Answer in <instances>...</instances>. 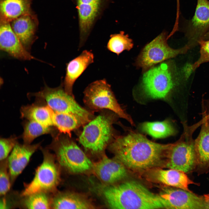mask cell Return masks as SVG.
Here are the masks:
<instances>
[{"mask_svg":"<svg viewBox=\"0 0 209 209\" xmlns=\"http://www.w3.org/2000/svg\"><path fill=\"white\" fill-rule=\"evenodd\" d=\"M171 144L157 143L132 132L116 138L110 147L116 159L126 168L141 171L161 165Z\"/></svg>","mask_w":209,"mask_h":209,"instance_id":"cell-1","label":"cell"},{"mask_svg":"<svg viewBox=\"0 0 209 209\" xmlns=\"http://www.w3.org/2000/svg\"><path fill=\"white\" fill-rule=\"evenodd\" d=\"M101 192L107 205L112 209H170L167 201L135 181L101 187Z\"/></svg>","mask_w":209,"mask_h":209,"instance_id":"cell-2","label":"cell"},{"mask_svg":"<svg viewBox=\"0 0 209 209\" xmlns=\"http://www.w3.org/2000/svg\"><path fill=\"white\" fill-rule=\"evenodd\" d=\"M46 147L54 152L58 164L73 173H81L92 169L93 163L80 148L67 136L56 134Z\"/></svg>","mask_w":209,"mask_h":209,"instance_id":"cell-3","label":"cell"},{"mask_svg":"<svg viewBox=\"0 0 209 209\" xmlns=\"http://www.w3.org/2000/svg\"><path fill=\"white\" fill-rule=\"evenodd\" d=\"M162 63L143 74L142 87L145 95L152 99L166 98L180 81L174 65Z\"/></svg>","mask_w":209,"mask_h":209,"instance_id":"cell-4","label":"cell"},{"mask_svg":"<svg viewBox=\"0 0 209 209\" xmlns=\"http://www.w3.org/2000/svg\"><path fill=\"white\" fill-rule=\"evenodd\" d=\"M115 115L103 113L84 126L79 136L80 143L86 150L93 153L103 152L114 136L113 125Z\"/></svg>","mask_w":209,"mask_h":209,"instance_id":"cell-5","label":"cell"},{"mask_svg":"<svg viewBox=\"0 0 209 209\" xmlns=\"http://www.w3.org/2000/svg\"><path fill=\"white\" fill-rule=\"evenodd\" d=\"M43 160L37 168L32 180L26 184L21 193L23 197L34 193L55 192L60 181V172L55 156L46 148L40 147Z\"/></svg>","mask_w":209,"mask_h":209,"instance_id":"cell-6","label":"cell"},{"mask_svg":"<svg viewBox=\"0 0 209 209\" xmlns=\"http://www.w3.org/2000/svg\"><path fill=\"white\" fill-rule=\"evenodd\" d=\"M28 96L44 100L55 112L75 116L84 124L91 120L92 113L79 105L74 99V96L67 93L62 86L51 88L46 85L40 91L29 93Z\"/></svg>","mask_w":209,"mask_h":209,"instance_id":"cell-7","label":"cell"},{"mask_svg":"<svg viewBox=\"0 0 209 209\" xmlns=\"http://www.w3.org/2000/svg\"><path fill=\"white\" fill-rule=\"evenodd\" d=\"M84 93V102L89 108L95 110L103 109L110 110L133 124L131 118L118 103L110 85L105 79L97 80L90 84L85 89Z\"/></svg>","mask_w":209,"mask_h":209,"instance_id":"cell-8","label":"cell"},{"mask_svg":"<svg viewBox=\"0 0 209 209\" xmlns=\"http://www.w3.org/2000/svg\"><path fill=\"white\" fill-rule=\"evenodd\" d=\"M168 36L167 33L163 32L147 44L137 59V66L146 70L164 60L185 53L190 49L186 44L179 49L171 48L167 43Z\"/></svg>","mask_w":209,"mask_h":209,"instance_id":"cell-9","label":"cell"},{"mask_svg":"<svg viewBox=\"0 0 209 209\" xmlns=\"http://www.w3.org/2000/svg\"><path fill=\"white\" fill-rule=\"evenodd\" d=\"M187 135L185 133L177 141L171 144L165 161L166 167L186 173L195 171L197 159L194 140Z\"/></svg>","mask_w":209,"mask_h":209,"instance_id":"cell-10","label":"cell"},{"mask_svg":"<svg viewBox=\"0 0 209 209\" xmlns=\"http://www.w3.org/2000/svg\"><path fill=\"white\" fill-rule=\"evenodd\" d=\"M78 14L80 34L79 47L87 40L98 20L112 0H72Z\"/></svg>","mask_w":209,"mask_h":209,"instance_id":"cell-11","label":"cell"},{"mask_svg":"<svg viewBox=\"0 0 209 209\" xmlns=\"http://www.w3.org/2000/svg\"><path fill=\"white\" fill-rule=\"evenodd\" d=\"M159 194L167 201L170 209H209V201L204 195L171 187L163 189Z\"/></svg>","mask_w":209,"mask_h":209,"instance_id":"cell-12","label":"cell"},{"mask_svg":"<svg viewBox=\"0 0 209 209\" xmlns=\"http://www.w3.org/2000/svg\"><path fill=\"white\" fill-rule=\"evenodd\" d=\"M209 31V1L197 0L194 15L190 21L185 32L190 49L199 45Z\"/></svg>","mask_w":209,"mask_h":209,"instance_id":"cell-13","label":"cell"},{"mask_svg":"<svg viewBox=\"0 0 209 209\" xmlns=\"http://www.w3.org/2000/svg\"><path fill=\"white\" fill-rule=\"evenodd\" d=\"M0 22V49L20 60L35 59L24 46L13 30L10 22L2 20Z\"/></svg>","mask_w":209,"mask_h":209,"instance_id":"cell-14","label":"cell"},{"mask_svg":"<svg viewBox=\"0 0 209 209\" xmlns=\"http://www.w3.org/2000/svg\"><path fill=\"white\" fill-rule=\"evenodd\" d=\"M41 143L33 145L17 143L7 158L12 184L28 165L33 154L40 147Z\"/></svg>","mask_w":209,"mask_h":209,"instance_id":"cell-15","label":"cell"},{"mask_svg":"<svg viewBox=\"0 0 209 209\" xmlns=\"http://www.w3.org/2000/svg\"><path fill=\"white\" fill-rule=\"evenodd\" d=\"M92 169L100 180L109 184L123 179L127 174L126 168L122 163L106 156L93 163Z\"/></svg>","mask_w":209,"mask_h":209,"instance_id":"cell-16","label":"cell"},{"mask_svg":"<svg viewBox=\"0 0 209 209\" xmlns=\"http://www.w3.org/2000/svg\"><path fill=\"white\" fill-rule=\"evenodd\" d=\"M11 28L27 51L35 41L38 24L37 16L32 12L24 15L10 22Z\"/></svg>","mask_w":209,"mask_h":209,"instance_id":"cell-17","label":"cell"},{"mask_svg":"<svg viewBox=\"0 0 209 209\" xmlns=\"http://www.w3.org/2000/svg\"><path fill=\"white\" fill-rule=\"evenodd\" d=\"M205 116L200 133L194 140L197 159L195 171L199 174L209 172V118Z\"/></svg>","mask_w":209,"mask_h":209,"instance_id":"cell-18","label":"cell"},{"mask_svg":"<svg viewBox=\"0 0 209 209\" xmlns=\"http://www.w3.org/2000/svg\"><path fill=\"white\" fill-rule=\"evenodd\" d=\"M93 59L92 53L85 50L67 64L66 74L63 85L67 93L73 96L72 89L74 82L88 66L93 62Z\"/></svg>","mask_w":209,"mask_h":209,"instance_id":"cell-19","label":"cell"},{"mask_svg":"<svg viewBox=\"0 0 209 209\" xmlns=\"http://www.w3.org/2000/svg\"><path fill=\"white\" fill-rule=\"evenodd\" d=\"M156 181L169 187L192 191L188 188L191 184L198 185L190 179L185 172L178 170L157 169L153 174Z\"/></svg>","mask_w":209,"mask_h":209,"instance_id":"cell-20","label":"cell"},{"mask_svg":"<svg viewBox=\"0 0 209 209\" xmlns=\"http://www.w3.org/2000/svg\"><path fill=\"white\" fill-rule=\"evenodd\" d=\"M93 207L86 198L76 193L60 192L51 197V208L87 209Z\"/></svg>","mask_w":209,"mask_h":209,"instance_id":"cell-21","label":"cell"},{"mask_svg":"<svg viewBox=\"0 0 209 209\" xmlns=\"http://www.w3.org/2000/svg\"><path fill=\"white\" fill-rule=\"evenodd\" d=\"M32 0H0V20L10 22L32 12Z\"/></svg>","mask_w":209,"mask_h":209,"instance_id":"cell-22","label":"cell"},{"mask_svg":"<svg viewBox=\"0 0 209 209\" xmlns=\"http://www.w3.org/2000/svg\"><path fill=\"white\" fill-rule=\"evenodd\" d=\"M21 118L36 121L48 126H54V111L47 105L37 104L23 106L20 110Z\"/></svg>","mask_w":209,"mask_h":209,"instance_id":"cell-23","label":"cell"},{"mask_svg":"<svg viewBox=\"0 0 209 209\" xmlns=\"http://www.w3.org/2000/svg\"><path fill=\"white\" fill-rule=\"evenodd\" d=\"M53 120L54 126L60 132L69 136L71 131L84 124L78 117L68 113L54 111Z\"/></svg>","mask_w":209,"mask_h":209,"instance_id":"cell-24","label":"cell"},{"mask_svg":"<svg viewBox=\"0 0 209 209\" xmlns=\"http://www.w3.org/2000/svg\"><path fill=\"white\" fill-rule=\"evenodd\" d=\"M143 132L155 138H165L174 135L175 131L170 121L145 122L140 125Z\"/></svg>","mask_w":209,"mask_h":209,"instance_id":"cell-25","label":"cell"},{"mask_svg":"<svg viewBox=\"0 0 209 209\" xmlns=\"http://www.w3.org/2000/svg\"><path fill=\"white\" fill-rule=\"evenodd\" d=\"M23 125L24 130L22 137L26 144H31L35 138L41 135L50 134L52 136L56 134L53 126H46L35 121L27 120Z\"/></svg>","mask_w":209,"mask_h":209,"instance_id":"cell-26","label":"cell"},{"mask_svg":"<svg viewBox=\"0 0 209 209\" xmlns=\"http://www.w3.org/2000/svg\"><path fill=\"white\" fill-rule=\"evenodd\" d=\"M134 45L132 39L129 38L128 35L121 31L118 34L111 35L108 42L107 48L111 52L119 55L123 51H129Z\"/></svg>","mask_w":209,"mask_h":209,"instance_id":"cell-27","label":"cell"},{"mask_svg":"<svg viewBox=\"0 0 209 209\" xmlns=\"http://www.w3.org/2000/svg\"><path fill=\"white\" fill-rule=\"evenodd\" d=\"M43 192H37L23 197L21 201L23 206L27 209L51 208V197L49 194Z\"/></svg>","mask_w":209,"mask_h":209,"instance_id":"cell-28","label":"cell"},{"mask_svg":"<svg viewBox=\"0 0 209 209\" xmlns=\"http://www.w3.org/2000/svg\"><path fill=\"white\" fill-rule=\"evenodd\" d=\"M0 162V195L2 197L9 191L12 184L8 171L7 158Z\"/></svg>","mask_w":209,"mask_h":209,"instance_id":"cell-29","label":"cell"},{"mask_svg":"<svg viewBox=\"0 0 209 209\" xmlns=\"http://www.w3.org/2000/svg\"><path fill=\"white\" fill-rule=\"evenodd\" d=\"M18 138L15 135L7 138H1L0 140V160L7 159L15 145L18 143Z\"/></svg>","mask_w":209,"mask_h":209,"instance_id":"cell-30","label":"cell"},{"mask_svg":"<svg viewBox=\"0 0 209 209\" xmlns=\"http://www.w3.org/2000/svg\"><path fill=\"white\" fill-rule=\"evenodd\" d=\"M200 46V57L198 60L192 64L193 71L201 64L209 62V39H202L199 42Z\"/></svg>","mask_w":209,"mask_h":209,"instance_id":"cell-31","label":"cell"},{"mask_svg":"<svg viewBox=\"0 0 209 209\" xmlns=\"http://www.w3.org/2000/svg\"><path fill=\"white\" fill-rule=\"evenodd\" d=\"M176 10L179 11L180 10L179 0H176Z\"/></svg>","mask_w":209,"mask_h":209,"instance_id":"cell-32","label":"cell"},{"mask_svg":"<svg viewBox=\"0 0 209 209\" xmlns=\"http://www.w3.org/2000/svg\"><path fill=\"white\" fill-rule=\"evenodd\" d=\"M203 39L208 40L209 39V31L204 36Z\"/></svg>","mask_w":209,"mask_h":209,"instance_id":"cell-33","label":"cell"},{"mask_svg":"<svg viewBox=\"0 0 209 209\" xmlns=\"http://www.w3.org/2000/svg\"><path fill=\"white\" fill-rule=\"evenodd\" d=\"M206 199L208 201H209V194L204 195Z\"/></svg>","mask_w":209,"mask_h":209,"instance_id":"cell-34","label":"cell"}]
</instances>
